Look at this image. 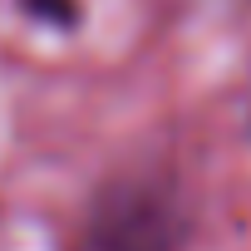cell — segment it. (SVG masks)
Returning <instances> with one entry per match:
<instances>
[{"mask_svg":"<svg viewBox=\"0 0 251 251\" xmlns=\"http://www.w3.org/2000/svg\"><path fill=\"white\" fill-rule=\"evenodd\" d=\"M182 217L158 182H113L84 222L79 251H173Z\"/></svg>","mask_w":251,"mask_h":251,"instance_id":"6da1fadb","label":"cell"}]
</instances>
